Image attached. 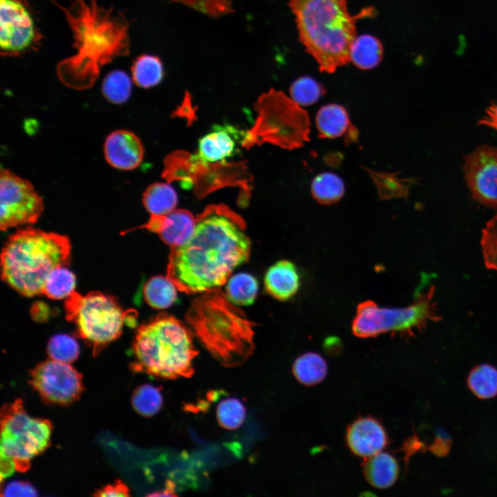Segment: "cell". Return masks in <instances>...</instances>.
Masks as SVG:
<instances>
[{"instance_id": "cell-1", "label": "cell", "mask_w": 497, "mask_h": 497, "mask_svg": "<svg viewBox=\"0 0 497 497\" xmlns=\"http://www.w3.org/2000/svg\"><path fill=\"white\" fill-rule=\"evenodd\" d=\"M251 251L244 220L226 206H211L196 217L191 237L170 249L166 275L178 291L200 294L224 285Z\"/></svg>"}, {"instance_id": "cell-2", "label": "cell", "mask_w": 497, "mask_h": 497, "mask_svg": "<svg viewBox=\"0 0 497 497\" xmlns=\"http://www.w3.org/2000/svg\"><path fill=\"white\" fill-rule=\"evenodd\" d=\"M52 2L64 14L75 50L57 64L58 79L68 88L89 89L104 66L129 55L130 22L125 12L99 6L97 0H72L67 7Z\"/></svg>"}, {"instance_id": "cell-3", "label": "cell", "mask_w": 497, "mask_h": 497, "mask_svg": "<svg viewBox=\"0 0 497 497\" xmlns=\"http://www.w3.org/2000/svg\"><path fill=\"white\" fill-rule=\"evenodd\" d=\"M295 17L299 39L322 72L333 73L351 61L355 23L374 15L369 7L351 16L347 0H289Z\"/></svg>"}, {"instance_id": "cell-4", "label": "cell", "mask_w": 497, "mask_h": 497, "mask_svg": "<svg viewBox=\"0 0 497 497\" xmlns=\"http://www.w3.org/2000/svg\"><path fill=\"white\" fill-rule=\"evenodd\" d=\"M185 318L192 333L222 365L237 367L253 354L254 323L220 288L194 298Z\"/></svg>"}, {"instance_id": "cell-5", "label": "cell", "mask_w": 497, "mask_h": 497, "mask_svg": "<svg viewBox=\"0 0 497 497\" xmlns=\"http://www.w3.org/2000/svg\"><path fill=\"white\" fill-rule=\"evenodd\" d=\"M70 253L66 235L30 226L21 228L8 237L2 249L1 278L23 296L41 295L49 274L69 264Z\"/></svg>"}, {"instance_id": "cell-6", "label": "cell", "mask_w": 497, "mask_h": 497, "mask_svg": "<svg viewBox=\"0 0 497 497\" xmlns=\"http://www.w3.org/2000/svg\"><path fill=\"white\" fill-rule=\"evenodd\" d=\"M133 351V371L168 380L191 377L193 360L198 354L191 330L166 313L159 314L138 328Z\"/></svg>"}, {"instance_id": "cell-7", "label": "cell", "mask_w": 497, "mask_h": 497, "mask_svg": "<svg viewBox=\"0 0 497 497\" xmlns=\"http://www.w3.org/2000/svg\"><path fill=\"white\" fill-rule=\"evenodd\" d=\"M64 309L78 335L92 347L93 356L121 335L130 315L115 298L99 291L81 295L74 291L66 298Z\"/></svg>"}, {"instance_id": "cell-8", "label": "cell", "mask_w": 497, "mask_h": 497, "mask_svg": "<svg viewBox=\"0 0 497 497\" xmlns=\"http://www.w3.org/2000/svg\"><path fill=\"white\" fill-rule=\"evenodd\" d=\"M52 429L49 420L30 416L21 399L4 405L1 410V466L26 471L31 460L49 446Z\"/></svg>"}, {"instance_id": "cell-9", "label": "cell", "mask_w": 497, "mask_h": 497, "mask_svg": "<svg viewBox=\"0 0 497 497\" xmlns=\"http://www.w3.org/2000/svg\"><path fill=\"white\" fill-rule=\"evenodd\" d=\"M435 289L430 286L413 303L404 307H380L371 300L360 303L351 324L353 333L364 338L388 332L413 335L429 322L439 321Z\"/></svg>"}, {"instance_id": "cell-10", "label": "cell", "mask_w": 497, "mask_h": 497, "mask_svg": "<svg viewBox=\"0 0 497 497\" xmlns=\"http://www.w3.org/2000/svg\"><path fill=\"white\" fill-rule=\"evenodd\" d=\"M263 101L268 105L266 130L271 142L293 149L309 141V116L301 106L274 90L266 94Z\"/></svg>"}, {"instance_id": "cell-11", "label": "cell", "mask_w": 497, "mask_h": 497, "mask_svg": "<svg viewBox=\"0 0 497 497\" xmlns=\"http://www.w3.org/2000/svg\"><path fill=\"white\" fill-rule=\"evenodd\" d=\"M0 228L33 224L44 209L43 198L33 184L5 168L0 173Z\"/></svg>"}, {"instance_id": "cell-12", "label": "cell", "mask_w": 497, "mask_h": 497, "mask_svg": "<svg viewBox=\"0 0 497 497\" xmlns=\"http://www.w3.org/2000/svg\"><path fill=\"white\" fill-rule=\"evenodd\" d=\"M1 57H18L38 48L42 35L25 0H0Z\"/></svg>"}, {"instance_id": "cell-13", "label": "cell", "mask_w": 497, "mask_h": 497, "mask_svg": "<svg viewBox=\"0 0 497 497\" xmlns=\"http://www.w3.org/2000/svg\"><path fill=\"white\" fill-rule=\"evenodd\" d=\"M29 382L45 402L61 405L77 400L84 389L81 373L70 364L52 359L30 371Z\"/></svg>"}, {"instance_id": "cell-14", "label": "cell", "mask_w": 497, "mask_h": 497, "mask_svg": "<svg viewBox=\"0 0 497 497\" xmlns=\"http://www.w3.org/2000/svg\"><path fill=\"white\" fill-rule=\"evenodd\" d=\"M463 168L473 198L484 206L497 208V147L478 146L465 157Z\"/></svg>"}, {"instance_id": "cell-15", "label": "cell", "mask_w": 497, "mask_h": 497, "mask_svg": "<svg viewBox=\"0 0 497 497\" xmlns=\"http://www.w3.org/2000/svg\"><path fill=\"white\" fill-rule=\"evenodd\" d=\"M243 132L229 124H216L198 141L194 157L202 164L224 162L239 151Z\"/></svg>"}, {"instance_id": "cell-16", "label": "cell", "mask_w": 497, "mask_h": 497, "mask_svg": "<svg viewBox=\"0 0 497 497\" xmlns=\"http://www.w3.org/2000/svg\"><path fill=\"white\" fill-rule=\"evenodd\" d=\"M195 225L196 218L190 211L175 208L166 215H150L146 224L121 234L135 229H147L157 233L164 243L174 248L183 245L191 237Z\"/></svg>"}, {"instance_id": "cell-17", "label": "cell", "mask_w": 497, "mask_h": 497, "mask_svg": "<svg viewBox=\"0 0 497 497\" xmlns=\"http://www.w3.org/2000/svg\"><path fill=\"white\" fill-rule=\"evenodd\" d=\"M104 154L110 166L121 170H132L142 164L144 148L142 141L134 133L119 129L106 137Z\"/></svg>"}, {"instance_id": "cell-18", "label": "cell", "mask_w": 497, "mask_h": 497, "mask_svg": "<svg viewBox=\"0 0 497 497\" xmlns=\"http://www.w3.org/2000/svg\"><path fill=\"white\" fill-rule=\"evenodd\" d=\"M346 440L354 454L367 458L384 449L388 443V436L377 419L366 416L358 418L349 425Z\"/></svg>"}, {"instance_id": "cell-19", "label": "cell", "mask_w": 497, "mask_h": 497, "mask_svg": "<svg viewBox=\"0 0 497 497\" xmlns=\"http://www.w3.org/2000/svg\"><path fill=\"white\" fill-rule=\"evenodd\" d=\"M266 291L273 298L286 301L292 298L300 287V277L295 265L282 260L272 264L264 278Z\"/></svg>"}, {"instance_id": "cell-20", "label": "cell", "mask_w": 497, "mask_h": 497, "mask_svg": "<svg viewBox=\"0 0 497 497\" xmlns=\"http://www.w3.org/2000/svg\"><path fill=\"white\" fill-rule=\"evenodd\" d=\"M315 124L321 138L333 139L345 133L357 135L351 125L347 110L341 105L332 104L321 107L317 113ZM349 142H350V137Z\"/></svg>"}, {"instance_id": "cell-21", "label": "cell", "mask_w": 497, "mask_h": 497, "mask_svg": "<svg viewBox=\"0 0 497 497\" xmlns=\"http://www.w3.org/2000/svg\"><path fill=\"white\" fill-rule=\"evenodd\" d=\"M363 471L366 480L371 486L385 489L396 481L399 467L396 459L391 454L380 452L366 458Z\"/></svg>"}, {"instance_id": "cell-22", "label": "cell", "mask_w": 497, "mask_h": 497, "mask_svg": "<svg viewBox=\"0 0 497 497\" xmlns=\"http://www.w3.org/2000/svg\"><path fill=\"white\" fill-rule=\"evenodd\" d=\"M142 202L150 215L163 216L175 209L178 203V197L176 191L170 184L155 182L144 191Z\"/></svg>"}, {"instance_id": "cell-23", "label": "cell", "mask_w": 497, "mask_h": 497, "mask_svg": "<svg viewBox=\"0 0 497 497\" xmlns=\"http://www.w3.org/2000/svg\"><path fill=\"white\" fill-rule=\"evenodd\" d=\"M381 41L371 35H361L354 39L350 51L351 61L361 70L377 66L382 59Z\"/></svg>"}, {"instance_id": "cell-24", "label": "cell", "mask_w": 497, "mask_h": 497, "mask_svg": "<svg viewBox=\"0 0 497 497\" xmlns=\"http://www.w3.org/2000/svg\"><path fill=\"white\" fill-rule=\"evenodd\" d=\"M177 288L166 275L150 277L144 286L143 293L146 303L155 309H166L177 299Z\"/></svg>"}, {"instance_id": "cell-25", "label": "cell", "mask_w": 497, "mask_h": 497, "mask_svg": "<svg viewBox=\"0 0 497 497\" xmlns=\"http://www.w3.org/2000/svg\"><path fill=\"white\" fill-rule=\"evenodd\" d=\"M130 69L133 82L142 88L157 86L164 76L162 60L153 55L144 54L137 57Z\"/></svg>"}, {"instance_id": "cell-26", "label": "cell", "mask_w": 497, "mask_h": 497, "mask_svg": "<svg viewBox=\"0 0 497 497\" xmlns=\"http://www.w3.org/2000/svg\"><path fill=\"white\" fill-rule=\"evenodd\" d=\"M293 373L302 384L312 386L322 382L327 373L325 360L318 353L307 352L294 361Z\"/></svg>"}, {"instance_id": "cell-27", "label": "cell", "mask_w": 497, "mask_h": 497, "mask_svg": "<svg viewBox=\"0 0 497 497\" xmlns=\"http://www.w3.org/2000/svg\"><path fill=\"white\" fill-rule=\"evenodd\" d=\"M258 287V282L255 277L247 273H239L227 280L224 293L233 304L248 306L255 302Z\"/></svg>"}, {"instance_id": "cell-28", "label": "cell", "mask_w": 497, "mask_h": 497, "mask_svg": "<svg viewBox=\"0 0 497 497\" xmlns=\"http://www.w3.org/2000/svg\"><path fill=\"white\" fill-rule=\"evenodd\" d=\"M311 193L322 204H331L339 201L344 193V184L337 175L325 172L317 175L312 181Z\"/></svg>"}, {"instance_id": "cell-29", "label": "cell", "mask_w": 497, "mask_h": 497, "mask_svg": "<svg viewBox=\"0 0 497 497\" xmlns=\"http://www.w3.org/2000/svg\"><path fill=\"white\" fill-rule=\"evenodd\" d=\"M469 389L478 398H491L497 395V369L483 364L474 367L467 378Z\"/></svg>"}, {"instance_id": "cell-30", "label": "cell", "mask_w": 497, "mask_h": 497, "mask_svg": "<svg viewBox=\"0 0 497 497\" xmlns=\"http://www.w3.org/2000/svg\"><path fill=\"white\" fill-rule=\"evenodd\" d=\"M132 82L129 76L122 70H113L104 79L101 92L104 98L113 104H122L130 97Z\"/></svg>"}, {"instance_id": "cell-31", "label": "cell", "mask_w": 497, "mask_h": 497, "mask_svg": "<svg viewBox=\"0 0 497 497\" xmlns=\"http://www.w3.org/2000/svg\"><path fill=\"white\" fill-rule=\"evenodd\" d=\"M76 279L74 273L66 266L55 269L48 276L43 289V294L53 300L66 298L74 291Z\"/></svg>"}, {"instance_id": "cell-32", "label": "cell", "mask_w": 497, "mask_h": 497, "mask_svg": "<svg viewBox=\"0 0 497 497\" xmlns=\"http://www.w3.org/2000/svg\"><path fill=\"white\" fill-rule=\"evenodd\" d=\"M163 404V398L159 387L150 384L138 387L132 396L134 409L146 417L154 416L159 412Z\"/></svg>"}, {"instance_id": "cell-33", "label": "cell", "mask_w": 497, "mask_h": 497, "mask_svg": "<svg viewBox=\"0 0 497 497\" xmlns=\"http://www.w3.org/2000/svg\"><path fill=\"white\" fill-rule=\"evenodd\" d=\"M382 199L391 197L407 198L413 179H401L396 174L371 172Z\"/></svg>"}, {"instance_id": "cell-34", "label": "cell", "mask_w": 497, "mask_h": 497, "mask_svg": "<svg viewBox=\"0 0 497 497\" xmlns=\"http://www.w3.org/2000/svg\"><path fill=\"white\" fill-rule=\"evenodd\" d=\"M219 425L228 430H235L242 426L246 418V409L237 398H228L222 400L216 409Z\"/></svg>"}, {"instance_id": "cell-35", "label": "cell", "mask_w": 497, "mask_h": 497, "mask_svg": "<svg viewBox=\"0 0 497 497\" xmlns=\"http://www.w3.org/2000/svg\"><path fill=\"white\" fill-rule=\"evenodd\" d=\"M291 98L300 106H310L325 93L324 88L311 77H301L289 88Z\"/></svg>"}, {"instance_id": "cell-36", "label": "cell", "mask_w": 497, "mask_h": 497, "mask_svg": "<svg viewBox=\"0 0 497 497\" xmlns=\"http://www.w3.org/2000/svg\"><path fill=\"white\" fill-rule=\"evenodd\" d=\"M47 353L50 359L70 364L78 358L79 344L68 335L57 334L50 339Z\"/></svg>"}, {"instance_id": "cell-37", "label": "cell", "mask_w": 497, "mask_h": 497, "mask_svg": "<svg viewBox=\"0 0 497 497\" xmlns=\"http://www.w3.org/2000/svg\"><path fill=\"white\" fill-rule=\"evenodd\" d=\"M480 244L485 266L497 271V214L482 230Z\"/></svg>"}, {"instance_id": "cell-38", "label": "cell", "mask_w": 497, "mask_h": 497, "mask_svg": "<svg viewBox=\"0 0 497 497\" xmlns=\"http://www.w3.org/2000/svg\"><path fill=\"white\" fill-rule=\"evenodd\" d=\"M179 3L212 18H218L235 12L231 0H170Z\"/></svg>"}, {"instance_id": "cell-39", "label": "cell", "mask_w": 497, "mask_h": 497, "mask_svg": "<svg viewBox=\"0 0 497 497\" xmlns=\"http://www.w3.org/2000/svg\"><path fill=\"white\" fill-rule=\"evenodd\" d=\"M2 496H37L35 489L26 482H12L5 487Z\"/></svg>"}, {"instance_id": "cell-40", "label": "cell", "mask_w": 497, "mask_h": 497, "mask_svg": "<svg viewBox=\"0 0 497 497\" xmlns=\"http://www.w3.org/2000/svg\"><path fill=\"white\" fill-rule=\"evenodd\" d=\"M94 496H130L128 487L121 480H116L113 484L107 485L97 491Z\"/></svg>"}, {"instance_id": "cell-41", "label": "cell", "mask_w": 497, "mask_h": 497, "mask_svg": "<svg viewBox=\"0 0 497 497\" xmlns=\"http://www.w3.org/2000/svg\"><path fill=\"white\" fill-rule=\"evenodd\" d=\"M478 124L497 131V103H491L486 108L485 115L478 121Z\"/></svg>"}, {"instance_id": "cell-42", "label": "cell", "mask_w": 497, "mask_h": 497, "mask_svg": "<svg viewBox=\"0 0 497 497\" xmlns=\"http://www.w3.org/2000/svg\"><path fill=\"white\" fill-rule=\"evenodd\" d=\"M175 484L170 480L166 481L165 488L160 492L157 491L149 494V496H176L175 493Z\"/></svg>"}]
</instances>
